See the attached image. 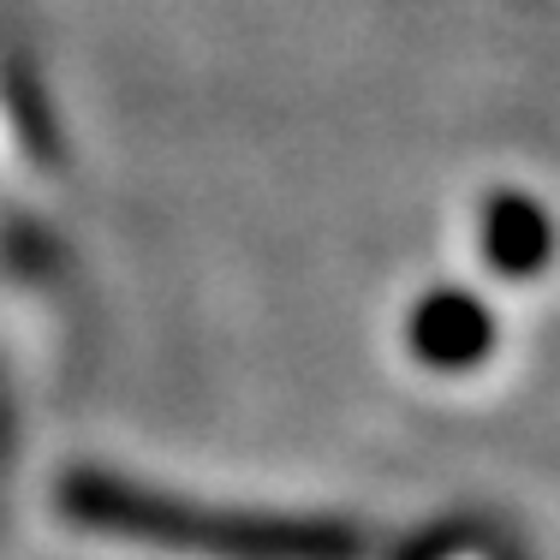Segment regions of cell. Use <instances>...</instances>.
I'll return each mask as SVG.
<instances>
[{"mask_svg":"<svg viewBox=\"0 0 560 560\" xmlns=\"http://www.w3.org/2000/svg\"><path fill=\"white\" fill-rule=\"evenodd\" d=\"M60 513L84 530H102V537L150 542V549H191V555H215V560H352L358 555V537L340 525L179 501V495L126 483V477H108V471L66 477Z\"/></svg>","mask_w":560,"mask_h":560,"instance_id":"obj_1","label":"cell"},{"mask_svg":"<svg viewBox=\"0 0 560 560\" xmlns=\"http://www.w3.org/2000/svg\"><path fill=\"white\" fill-rule=\"evenodd\" d=\"M483 311L471 299H430L418 316H411V346H418L430 364H459V358L483 352Z\"/></svg>","mask_w":560,"mask_h":560,"instance_id":"obj_2","label":"cell"}]
</instances>
